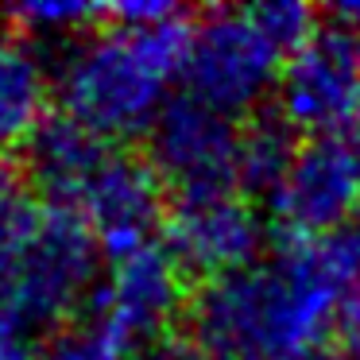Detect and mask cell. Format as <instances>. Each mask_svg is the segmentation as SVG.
Instances as JSON below:
<instances>
[{"instance_id":"obj_1","label":"cell","mask_w":360,"mask_h":360,"mask_svg":"<svg viewBox=\"0 0 360 360\" xmlns=\"http://www.w3.org/2000/svg\"><path fill=\"white\" fill-rule=\"evenodd\" d=\"M356 287V233L283 240L198 290L186 341L202 360H333V337L345 329Z\"/></svg>"},{"instance_id":"obj_2","label":"cell","mask_w":360,"mask_h":360,"mask_svg":"<svg viewBox=\"0 0 360 360\" xmlns=\"http://www.w3.org/2000/svg\"><path fill=\"white\" fill-rule=\"evenodd\" d=\"M190 27V16L179 12L155 24L105 20V27L74 39L55 70L58 112L112 143L136 132L148 136L182 78Z\"/></svg>"},{"instance_id":"obj_3","label":"cell","mask_w":360,"mask_h":360,"mask_svg":"<svg viewBox=\"0 0 360 360\" xmlns=\"http://www.w3.org/2000/svg\"><path fill=\"white\" fill-rule=\"evenodd\" d=\"M287 51L252 8H217L190 27L182 94L233 120L256 117L267 94L279 86Z\"/></svg>"},{"instance_id":"obj_4","label":"cell","mask_w":360,"mask_h":360,"mask_svg":"<svg viewBox=\"0 0 360 360\" xmlns=\"http://www.w3.org/2000/svg\"><path fill=\"white\" fill-rule=\"evenodd\" d=\"M101 256V244L78 213L43 205L32 244L0 279V310L20 321L27 333L63 326L86 306V298L94 302V290L105 271Z\"/></svg>"},{"instance_id":"obj_5","label":"cell","mask_w":360,"mask_h":360,"mask_svg":"<svg viewBox=\"0 0 360 360\" xmlns=\"http://www.w3.org/2000/svg\"><path fill=\"white\" fill-rule=\"evenodd\" d=\"M267 213L283 240H333L360 217V148L349 136L298 140Z\"/></svg>"},{"instance_id":"obj_6","label":"cell","mask_w":360,"mask_h":360,"mask_svg":"<svg viewBox=\"0 0 360 360\" xmlns=\"http://www.w3.org/2000/svg\"><path fill=\"white\" fill-rule=\"evenodd\" d=\"M279 112L298 136H345L360 120V27L341 20L318 32L283 63Z\"/></svg>"},{"instance_id":"obj_7","label":"cell","mask_w":360,"mask_h":360,"mask_svg":"<svg viewBox=\"0 0 360 360\" xmlns=\"http://www.w3.org/2000/svg\"><path fill=\"white\" fill-rule=\"evenodd\" d=\"M240 128L244 120L179 94L148 128V163L171 194L240 190Z\"/></svg>"},{"instance_id":"obj_8","label":"cell","mask_w":360,"mask_h":360,"mask_svg":"<svg viewBox=\"0 0 360 360\" xmlns=\"http://www.w3.org/2000/svg\"><path fill=\"white\" fill-rule=\"evenodd\" d=\"M163 244L186 275L205 283L240 271L264 248V217L244 190L171 194L163 217Z\"/></svg>"},{"instance_id":"obj_9","label":"cell","mask_w":360,"mask_h":360,"mask_svg":"<svg viewBox=\"0 0 360 360\" xmlns=\"http://www.w3.org/2000/svg\"><path fill=\"white\" fill-rule=\"evenodd\" d=\"M182 298H186V271L159 236V240L120 252L105 264L89 318L109 326L140 352L143 345L151 349L155 341L171 337L167 329H171L174 314L182 310Z\"/></svg>"},{"instance_id":"obj_10","label":"cell","mask_w":360,"mask_h":360,"mask_svg":"<svg viewBox=\"0 0 360 360\" xmlns=\"http://www.w3.org/2000/svg\"><path fill=\"white\" fill-rule=\"evenodd\" d=\"M70 213L86 221L105 259H112L120 252H132L163 236L167 186L148 163V155L112 148Z\"/></svg>"},{"instance_id":"obj_11","label":"cell","mask_w":360,"mask_h":360,"mask_svg":"<svg viewBox=\"0 0 360 360\" xmlns=\"http://www.w3.org/2000/svg\"><path fill=\"white\" fill-rule=\"evenodd\" d=\"M112 148H117L112 140H101L78 120L55 112L24 143V174L43 205L74 210V202L82 198V190L89 186V179Z\"/></svg>"},{"instance_id":"obj_12","label":"cell","mask_w":360,"mask_h":360,"mask_svg":"<svg viewBox=\"0 0 360 360\" xmlns=\"http://www.w3.org/2000/svg\"><path fill=\"white\" fill-rule=\"evenodd\" d=\"M55 78L39 51L20 32H0V151L24 148L35 128L51 117L47 97Z\"/></svg>"},{"instance_id":"obj_13","label":"cell","mask_w":360,"mask_h":360,"mask_svg":"<svg viewBox=\"0 0 360 360\" xmlns=\"http://www.w3.org/2000/svg\"><path fill=\"white\" fill-rule=\"evenodd\" d=\"M298 148V132L279 112H256L240 128V190L244 194H271Z\"/></svg>"},{"instance_id":"obj_14","label":"cell","mask_w":360,"mask_h":360,"mask_svg":"<svg viewBox=\"0 0 360 360\" xmlns=\"http://www.w3.org/2000/svg\"><path fill=\"white\" fill-rule=\"evenodd\" d=\"M43 217V202L24 171L0 163V279L16 267Z\"/></svg>"},{"instance_id":"obj_15","label":"cell","mask_w":360,"mask_h":360,"mask_svg":"<svg viewBox=\"0 0 360 360\" xmlns=\"http://www.w3.org/2000/svg\"><path fill=\"white\" fill-rule=\"evenodd\" d=\"M16 32L32 39H74L89 35L105 20V4H74V0H32V4H16L8 12Z\"/></svg>"},{"instance_id":"obj_16","label":"cell","mask_w":360,"mask_h":360,"mask_svg":"<svg viewBox=\"0 0 360 360\" xmlns=\"http://www.w3.org/2000/svg\"><path fill=\"white\" fill-rule=\"evenodd\" d=\"M39 360H136V349L109 326L89 318L58 329L55 341L39 352Z\"/></svg>"},{"instance_id":"obj_17","label":"cell","mask_w":360,"mask_h":360,"mask_svg":"<svg viewBox=\"0 0 360 360\" xmlns=\"http://www.w3.org/2000/svg\"><path fill=\"white\" fill-rule=\"evenodd\" d=\"M0 360H39V352L27 341V329L12 321L4 310H0Z\"/></svg>"},{"instance_id":"obj_18","label":"cell","mask_w":360,"mask_h":360,"mask_svg":"<svg viewBox=\"0 0 360 360\" xmlns=\"http://www.w3.org/2000/svg\"><path fill=\"white\" fill-rule=\"evenodd\" d=\"M140 360H202V356L194 352V345H190L186 337H163V341H155Z\"/></svg>"},{"instance_id":"obj_19","label":"cell","mask_w":360,"mask_h":360,"mask_svg":"<svg viewBox=\"0 0 360 360\" xmlns=\"http://www.w3.org/2000/svg\"><path fill=\"white\" fill-rule=\"evenodd\" d=\"M333 360H360V302H352L349 318H345L341 341H337V356Z\"/></svg>"},{"instance_id":"obj_20","label":"cell","mask_w":360,"mask_h":360,"mask_svg":"<svg viewBox=\"0 0 360 360\" xmlns=\"http://www.w3.org/2000/svg\"><path fill=\"white\" fill-rule=\"evenodd\" d=\"M333 20H341V24L349 27H360V0H349V4H337L333 12H329Z\"/></svg>"},{"instance_id":"obj_21","label":"cell","mask_w":360,"mask_h":360,"mask_svg":"<svg viewBox=\"0 0 360 360\" xmlns=\"http://www.w3.org/2000/svg\"><path fill=\"white\" fill-rule=\"evenodd\" d=\"M345 136H349V140H352V143H356V148H360V120H356V124H352V128H349V132H345Z\"/></svg>"},{"instance_id":"obj_22","label":"cell","mask_w":360,"mask_h":360,"mask_svg":"<svg viewBox=\"0 0 360 360\" xmlns=\"http://www.w3.org/2000/svg\"><path fill=\"white\" fill-rule=\"evenodd\" d=\"M356 244H360V233H356Z\"/></svg>"}]
</instances>
